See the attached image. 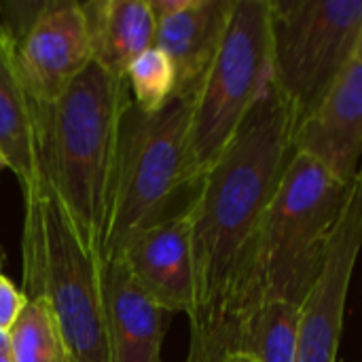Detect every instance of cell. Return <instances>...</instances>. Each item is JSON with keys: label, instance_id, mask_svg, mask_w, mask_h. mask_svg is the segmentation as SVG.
<instances>
[{"label": "cell", "instance_id": "obj_18", "mask_svg": "<svg viewBox=\"0 0 362 362\" xmlns=\"http://www.w3.org/2000/svg\"><path fill=\"white\" fill-rule=\"evenodd\" d=\"M125 81L129 85L134 106L142 112L161 110L176 95L178 83L172 59L155 45L127 66Z\"/></svg>", "mask_w": 362, "mask_h": 362}, {"label": "cell", "instance_id": "obj_7", "mask_svg": "<svg viewBox=\"0 0 362 362\" xmlns=\"http://www.w3.org/2000/svg\"><path fill=\"white\" fill-rule=\"evenodd\" d=\"M274 83L303 123L362 40V0H269Z\"/></svg>", "mask_w": 362, "mask_h": 362}, {"label": "cell", "instance_id": "obj_5", "mask_svg": "<svg viewBox=\"0 0 362 362\" xmlns=\"http://www.w3.org/2000/svg\"><path fill=\"white\" fill-rule=\"evenodd\" d=\"M204 176L191 151V100L174 95L157 112H142L132 100L106 261L138 233L189 216Z\"/></svg>", "mask_w": 362, "mask_h": 362}, {"label": "cell", "instance_id": "obj_16", "mask_svg": "<svg viewBox=\"0 0 362 362\" xmlns=\"http://www.w3.org/2000/svg\"><path fill=\"white\" fill-rule=\"evenodd\" d=\"M235 354L252 362H299V305L269 301L250 312L238 329Z\"/></svg>", "mask_w": 362, "mask_h": 362}, {"label": "cell", "instance_id": "obj_1", "mask_svg": "<svg viewBox=\"0 0 362 362\" xmlns=\"http://www.w3.org/2000/svg\"><path fill=\"white\" fill-rule=\"evenodd\" d=\"M297 117L276 83L206 172L189 212L193 310L187 362L233 356V303L261 221L295 157Z\"/></svg>", "mask_w": 362, "mask_h": 362}, {"label": "cell", "instance_id": "obj_13", "mask_svg": "<svg viewBox=\"0 0 362 362\" xmlns=\"http://www.w3.org/2000/svg\"><path fill=\"white\" fill-rule=\"evenodd\" d=\"M106 335L110 362H163L170 312L159 308L119 259L104 263Z\"/></svg>", "mask_w": 362, "mask_h": 362}, {"label": "cell", "instance_id": "obj_24", "mask_svg": "<svg viewBox=\"0 0 362 362\" xmlns=\"http://www.w3.org/2000/svg\"><path fill=\"white\" fill-rule=\"evenodd\" d=\"M2 263H4V250H2V246H0V269H2Z\"/></svg>", "mask_w": 362, "mask_h": 362}, {"label": "cell", "instance_id": "obj_14", "mask_svg": "<svg viewBox=\"0 0 362 362\" xmlns=\"http://www.w3.org/2000/svg\"><path fill=\"white\" fill-rule=\"evenodd\" d=\"M235 0H189L185 8L157 19L155 47L176 68V95L193 100L223 42Z\"/></svg>", "mask_w": 362, "mask_h": 362}, {"label": "cell", "instance_id": "obj_2", "mask_svg": "<svg viewBox=\"0 0 362 362\" xmlns=\"http://www.w3.org/2000/svg\"><path fill=\"white\" fill-rule=\"evenodd\" d=\"M132 106L125 76L91 62L49 106L42 165L85 242L106 261L115 214L123 121Z\"/></svg>", "mask_w": 362, "mask_h": 362}, {"label": "cell", "instance_id": "obj_6", "mask_svg": "<svg viewBox=\"0 0 362 362\" xmlns=\"http://www.w3.org/2000/svg\"><path fill=\"white\" fill-rule=\"evenodd\" d=\"M272 83L269 0H235L218 53L191 100V151L204 174Z\"/></svg>", "mask_w": 362, "mask_h": 362}, {"label": "cell", "instance_id": "obj_8", "mask_svg": "<svg viewBox=\"0 0 362 362\" xmlns=\"http://www.w3.org/2000/svg\"><path fill=\"white\" fill-rule=\"evenodd\" d=\"M0 13L15 36V59L28 91L42 108L53 106L93 62L83 2L30 4V13L17 19L2 4Z\"/></svg>", "mask_w": 362, "mask_h": 362}, {"label": "cell", "instance_id": "obj_25", "mask_svg": "<svg viewBox=\"0 0 362 362\" xmlns=\"http://www.w3.org/2000/svg\"><path fill=\"white\" fill-rule=\"evenodd\" d=\"M70 362H72V361H70Z\"/></svg>", "mask_w": 362, "mask_h": 362}, {"label": "cell", "instance_id": "obj_21", "mask_svg": "<svg viewBox=\"0 0 362 362\" xmlns=\"http://www.w3.org/2000/svg\"><path fill=\"white\" fill-rule=\"evenodd\" d=\"M227 362H252L250 358H246V356H242V354H235V356H231Z\"/></svg>", "mask_w": 362, "mask_h": 362}, {"label": "cell", "instance_id": "obj_20", "mask_svg": "<svg viewBox=\"0 0 362 362\" xmlns=\"http://www.w3.org/2000/svg\"><path fill=\"white\" fill-rule=\"evenodd\" d=\"M0 362H13V356L8 352V344H6V348L0 350Z\"/></svg>", "mask_w": 362, "mask_h": 362}, {"label": "cell", "instance_id": "obj_19", "mask_svg": "<svg viewBox=\"0 0 362 362\" xmlns=\"http://www.w3.org/2000/svg\"><path fill=\"white\" fill-rule=\"evenodd\" d=\"M25 293L17 288L2 272H0V331L8 335L13 325L17 322L19 314L25 308Z\"/></svg>", "mask_w": 362, "mask_h": 362}, {"label": "cell", "instance_id": "obj_3", "mask_svg": "<svg viewBox=\"0 0 362 362\" xmlns=\"http://www.w3.org/2000/svg\"><path fill=\"white\" fill-rule=\"evenodd\" d=\"M350 185L310 155L291 159L267 206L233 303V346L242 320L269 301L303 303L327 261Z\"/></svg>", "mask_w": 362, "mask_h": 362}, {"label": "cell", "instance_id": "obj_11", "mask_svg": "<svg viewBox=\"0 0 362 362\" xmlns=\"http://www.w3.org/2000/svg\"><path fill=\"white\" fill-rule=\"evenodd\" d=\"M112 259L127 267L159 308L170 314H191L195 284L189 216L138 233Z\"/></svg>", "mask_w": 362, "mask_h": 362}, {"label": "cell", "instance_id": "obj_23", "mask_svg": "<svg viewBox=\"0 0 362 362\" xmlns=\"http://www.w3.org/2000/svg\"><path fill=\"white\" fill-rule=\"evenodd\" d=\"M2 170H8V168H6V161H4L2 155H0V172H2Z\"/></svg>", "mask_w": 362, "mask_h": 362}, {"label": "cell", "instance_id": "obj_12", "mask_svg": "<svg viewBox=\"0 0 362 362\" xmlns=\"http://www.w3.org/2000/svg\"><path fill=\"white\" fill-rule=\"evenodd\" d=\"M49 108L28 91L15 59V36L0 13V155L15 174L21 195L45 174L42 140Z\"/></svg>", "mask_w": 362, "mask_h": 362}, {"label": "cell", "instance_id": "obj_4", "mask_svg": "<svg viewBox=\"0 0 362 362\" xmlns=\"http://www.w3.org/2000/svg\"><path fill=\"white\" fill-rule=\"evenodd\" d=\"M25 297L47 299L72 362H110L104 259L85 242L47 172L23 195Z\"/></svg>", "mask_w": 362, "mask_h": 362}, {"label": "cell", "instance_id": "obj_15", "mask_svg": "<svg viewBox=\"0 0 362 362\" xmlns=\"http://www.w3.org/2000/svg\"><path fill=\"white\" fill-rule=\"evenodd\" d=\"M93 62L117 76L155 45L157 19L148 0H93L83 2Z\"/></svg>", "mask_w": 362, "mask_h": 362}, {"label": "cell", "instance_id": "obj_9", "mask_svg": "<svg viewBox=\"0 0 362 362\" xmlns=\"http://www.w3.org/2000/svg\"><path fill=\"white\" fill-rule=\"evenodd\" d=\"M362 248V176L350 193L327 261L299 308V362H337L346 301Z\"/></svg>", "mask_w": 362, "mask_h": 362}, {"label": "cell", "instance_id": "obj_17", "mask_svg": "<svg viewBox=\"0 0 362 362\" xmlns=\"http://www.w3.org/2000/svg\"><path fill=\"white\" fill-rule=\"evenodd\" d=\"M13 362H70L57 320L42 297H30L6 335Z\"/></svg>", "mask_w": 362, "mask_h": 362}, {"label": "cell", "instance_id": "obj_22", "mask_svg": "<svg viewBox=\"0 0 362 362\" xmlns=\"http://www.w3.org/2000/svg\"><path fill=\"white\" fill-rule=\"evenodd\" d=\"M2 348H6V333L0 331V350H2Z\"/></svg>", "mask_w": 362, "mask_h": 362}, {"label": "cell", "instance_id": "obj_10", "mask_svg": "<svg viewBox=\"0 0 362 362\" xmlns=\"http://www.w3.org/2000/svg\"><path fill=\"white\" fill-rule=\"evenodd\" d=\"M295 151L346 185L362 176V40L318 108L297 125Z\"/></svg>", "mask_w": 362, "mask_h": 362}]
</instances>
